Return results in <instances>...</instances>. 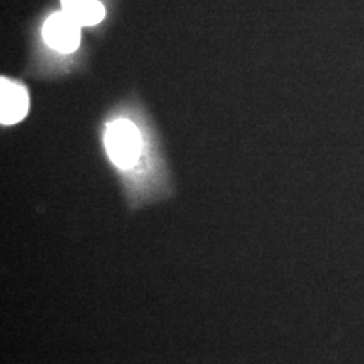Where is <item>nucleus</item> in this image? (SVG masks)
Listing matches in <instances>:
<instances>
[{"instance_id": "nucleus-4", "label": "nucleus", "mask_w": 364, "mask_h": 364, "mask_svg": "<svg viewBox=\"0 0 364 364\" xmlns=\"http://www.w3.org/2000/svg\"><path fill=\"white\" fill-rule=\"evenodd\" d=\"M61 11L81 27L99 26L105 19L107 10L100 0H60Z\"/></svg>"}, {"instance_id": "nucleus-2", "label": "nucleus", "mask_w": 364, "mask_h": 364, "mask_svg": "<svg viewBox=\"0 0 364 364\" xmlns=\"http://www.w3.org/2000/svg\"><path fill=\"white\" fill-rule=\"evenodd\" d=\"M81 26L65 13H53L39 30L28 73L37 78H61L78 72L87 58L81 52Z\"/></svg>"}, {"instance_id": "nucleus-3", "label": "nucleus", "mask_w": 364, "mask_h": 364, "mask_svg": "<svg viewBox=\"0 0 364 364\" xmlns=\"http://www.w3.org/2000/svg\"><path fill=\"white\" fill-rule=\"evenodd\" d=\"M30 111V92L22 80L0 77V123L11 127L26 119Z\"/></svg>"}, {"instance_id": "nucleus-1", "label": "nucleus", "mask_w": 364, "mask_h": 364, "mask_svg": "<svg viewBox=\"0 0 364 364\" xmlns=\"http://www.w3.org/2000/svg\"><path fill=\"white\" fill-rule=\"evenodd\" d=\"M99 141L129 209L171 196L173 180L161 138L138 97H129L105 114L99 124Z\"/></svg>"}]
</instances>
